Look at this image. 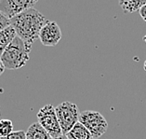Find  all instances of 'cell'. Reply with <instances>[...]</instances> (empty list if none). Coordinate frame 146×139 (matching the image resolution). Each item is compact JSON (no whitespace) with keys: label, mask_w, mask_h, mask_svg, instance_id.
Returning <instances> with one entry per match:
<instances>
[{"label":"cell","mask_w":146,"mask_h":139,"mask_svg":"<svg viewBox=\"0 0 146 139\" xmlns=\"http://www.w3.org/2000/svg\"><path fill=\"white\" fill-rule=\"evenodd\" d=\"M48 21L37 9L31 8L10 20V25L19 37L32 45L39 38L41 29Z\"/></svg>","instance_id":"obj_1"},{"label":"cell","mask_w":146,"mask_h":139,"mask_svg":"<svg viewBox=\"0 0 146 139\" xmlns=\"http://www.w3.org/2000/svg\"><path fill=\"white\" fill-rule=\"evenodd\" d=\"M31 48L32 45L17 35L0 57L5 68L13 70L23 67L29 61Z\"/></svg>","instance_id":"obj_2"},{"label":"cell","mask_w":146,"mask_h":139,"mask_svg":"<svg viewBox=\"0 0 146 139\" xmlns=\"http://www.w3.org/2000/svg\"><path fill=\"white\" fill-rule=\"evenodd\" d=\"M55 109L62 134L66 135L77 122H79L80 114L78 108L74 103L65 101L60 104Z\"/></svg>","instance_id":"obj_3"},{"label":"cell","mask_w":146,"mask_h":139,"mask_svg":"<svg viewBox=\"0 0 146 139\" xmlns=\"http://www.w3.org/2000/svg\"><path fill=\"white\" fill-rule=\"evenodd\" d=\"M79 122L90 132L94 139L102 136L108 130V122L100 112L86 110L80 113Z\"/></svg>","instance_id":"obj_4"},{"label":"cell","mask_w":146,"mask_h":139,"mask_svg":"<svg viewBox=\"0 0 146 139\" xmlns=\"http://www.w3.org/2000/svg\"><path fill=\"white\" fill-rule=\"evenodd\" d=\"M38 123L50 134L52 138L59 137L62 135L56 109L52 105H46L39 109L37 113Z\"/></svg>","instance_id":"obj_5"},{"label":"cell","mask_w":146,"mask_h":139,"mask_svg":"<svg viewBox=\"0 0 146 139\" xmlns=\"http://www.w3.org/2000/svg\"><path fill=\"white\" fill-rule=\"evenodd\" d=\"M36 2L37 1H30V0H1L0 11L7 18L11 20L25 10L33 8Z\"/></svg>","instance_id":"obj_6"},{"label":"cell","mask_w":146,"mask_h":139,"mask_svg":"<svg viewBox=\"0 0 146 139\" xmlns=\"http://www.w3.org/2000/svg\"><path fill=\"white\" fill-rule=\"evenodd\" d=\"M62 38V30L56 22H48L41 29L39 39L47 47H53L59 43Z\"/></svg>","instance_id":"obj_7"},{"label":"cell","mask_w":146,"mask_h":139,"mask_svg":"<svg viewBox=\"0 0 146 139\" xmlns=\"http://www.w3.org/2000/svg\"><path fill=\"white\" fill-rule=\"evenodd\" d=\"M26 139H53L38 122L31 124L26 132Z\"/></svg>","instance_id":"obj_8"},{"label":"cell","mask_w":146,"mask_h":139,"mask_svg":"<svg viewBox=\"0 0 146 139\" xmlns=\"http://www.w3.org/2000/svg\"><path fill=\"white\" fill-rule=\"evenodd\" d=\"M16 37V31L11 25L0 32V57Z\"/></svg>","instance_id":"obj_9"},{"label":"cell","mask_w":146,"mask_h":139,"mask_svg":"<svg viewBox=\"0 0 146 139\" xmlns=\"http://www.w3.org/2000/svg\"><path fill=\"white\" fill-rule=\"evenodd\" d=\"M66 136L68 139H94L90 132L81 122H77Z\"/></svg>","instance_id":"obj_10"},{"label":"cell","mask_w":146,"mask_h":139,"mask_svg":"<svg viewBox=\"0 0 146 139\" xmlns=\"http://www.w3.org/2000/svg\"><path fill=\"white\" fill-rule=\"evenodd\" d=\"M118 4L122 8L125 13H133L140 10L142 7L146 5V1L141 0H131V1H119Z\"/></svg>","instance_id":"obj_11"},{"label":"cell","mask_w":146,"mask_h":139,"mask_svg":"<svg viewBox=\"0 0 146 139\" xmlns=\"http://www.w3.org/2000/svg\"><path fill=\"white\" fill-rule=\"evenodd\" d=\"M13 132V123L9 120H0V138L6 139Z\"/></svg>","instance_id":"obj_12"},{"label":"cell","mask_w":146,"mask_h":139,"mask_svg":"<svg viewBox=\"0 0 146 139\" xmlns=\"http://www.w3.org/2000/svg\"><path fill=\"white\" fill-rule=\"evenodd\" d=\"M10 26V20L0 11V32Z\"/></svg>","instance_id":"obj_13"},{"label":"cell","mask_w":146,"mask_h":139,"mask_svg":"<svg viewBox=\"0 0 146 139\" xmlns=\"http://www.w3.org/2000/svg\"><path fill=\"white\" fill-rule=\"evenodd\" d=\"M6 139H26V133L24 131L12 132Z\"/></svg>","instance_id":"obj_14"},{"label":"cell","mask_w":146,"mask_h":139,"mask_svg":"<svg viewBox=\"0 0 146 139\" xmlns=\"http://www.w3.org/2000/svg\"><path fill=\"white\" fill-rule=\"evenodd\" d=\"M140 15L142 18V20H143L144 22H146V5H144L140 9Z\"/></svg>","instance_id":"obj_15"},{"label":"cell","mask_w":146,"mask_h":139,"mask_svg":"<svg viewBox=\"0 0 146 139\" xmlns=\"http://www.w3.org/2000/svg\"><path fill=\"white\" fill-rule=\"evenodd\" d=\"M4 71H5V66H4V65H3V63L1 61V58H0V76L4 73Z\"/></svg>","instance_id":"obj_16"},{"label":"cell","mask_w":146,"mask_h":139,"mask_svg":"<svg viewBox=\"0 0 146 139\" xmlns=\"http://www.w3.org/2000/svg\"><path fill=\"white\" fill-rule=\"evenodd\" d=\"M53 139H68V138H67L66 135L62 134V135H60V136H59V137H56V138H53Z\"/></svg>","instance_id":"obj_17"},{"label":"cell","mask_w":146,"mask_h":139,"mask_svg":"<svg viewBox=\"0 0 146 139\" xmlns=\"http://www.w3.org/2000/svg\"><path fill=\"white\" fill-rule=\"evenodd\" d=\"M143 68H144V70H145V72H146V61L144 62V65H143Z\"/></svg>","instance_id":"obj_18"},{"label":"cell","mask_w":146,"mask_h":139,"mask_svg":"<svg viewBox=\"0 0 146 139\" xmlns=\"http://www.w3.org/2000/svg\"><path fill=\"white\" fill-rule=\"evenodd\" d=\"M143 40H144V42H145V43H146V35H144V37H143Z\"/></svg>","instance_id":"obj_19"},{"label":"cell","mask_w":146,"mask_h":139,"mask_svg":"<svg viewBox=\"0 0 146 139\" xmlns=\"http://www.w3.org/2000/svg\"><path fill=\"white\" fill-rule=\"evenodd\" d=\"M0 139H1V138H0Z\"/></svg>","instance_id":"obj_20"}]
</instances>
